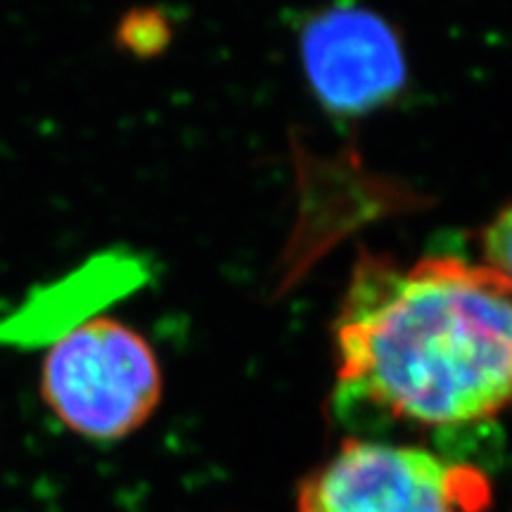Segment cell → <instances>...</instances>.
Here are the masks:
<instances>
[{"mask_svg":"<svg viewBox=\"0 0 512 512\" xmlns=\"http://www.w3.org/2000/svg\"><path fill=\"white\" fill-rule=\"evenodd\" d=\"M337 384L415 425H465L512 403V283L453 254H363L335 325Z\"/></svg>","mask_w":512,"mask_h":512,"instance_id":"obj_1","label":"cell"},{"mask_svg":"<svg viewBox=\"0 0 512 512\" xmlns=\"http://www.w3.org/2000/svg\"><path fill=\"white\" fill-rule=\"evenodd\" d=\"M41 396L67 430L91 441H117L155 413L162 373L143 335L95 316L50 344Z\"/></svg>","mask_w":512,"mask_h":512,"instance_id":"obj_2","label":"cell"},{"mask_svg":"<svg viewBox=\"0 0 512 512\" xmlns=\"http://www.w3.org/2000/svg\"><path fill=\"white\" fill-rule=\"evenodd\" d=\"M489 484L418 446L349 439L299 486V512H482Z\"/></svg>","mask_w":512,"mask_h":512,"instance_id":"obj_3","label":"cell"},{"mask_svg":"<svg viewBox=\"0 0 512 512\" xmlns=\"http://www.w3.org/2000/svg\"><path fill=\"white\" fill-rule=\"evenodd\" d=\"M302 57L313 91L332 114L373 112L406 81V60L392 27L351 3L332 5L306 24Z\"/></svg>","mask_w":512,"mask_h":512,"instance_id":"obj_4","label":"cell"},{"mask_svg":"<svg viewBox=\"0 0 512 512\" xmlns=\"http://www.w3.org/2000/svg\"><path fill=\"white\" fill-rule=\"evenodd\" d=\"M136 261L102 254L55 283L36 287L0 320V344L17 349L50 347L62 335L98 316L110 299L136 285Z\"/></svg>","mask_w":512,"mask_h":512,"instance_id":"obj_5","label":"cell"},{"mask_svg":"<svg viewBox=\"0 0 512 512\" xmlns=\"http://www.w3.org/2000/svg\"><path fill=\"white\" fill-rule=\"evenodd\" d=\"M486 266L512 283V204L498 211L482 235Z\"/></svg>","mask_w":512,"mask_h":512,"instance_id":"obj_6","label":"cell"},{"mask_svg":"<svg viewBox=\"0 0 512 512\" xmlns=\"http://www.w3.org/2000/svg\"><path fill=\"white\" fill-rule=\"evenodd\" d=\"M164 36V22L150 10L133 12V15H128L119 27V43L136 55L155 53L159 43L164 41Z\"/></svg>","mask_w":512,"mask_h":512,"instance_id":"obj_7","label":"cell"}]
</instances>
